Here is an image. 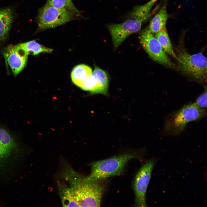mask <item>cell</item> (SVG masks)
I'll return each instance as SVG.
<instances>
[{
  "instance_id": "6da1fadb",
  "label": "cell",
  "mask_w": 207,
  "mask_h": 207,
  "mask_svg": "<svg viewBox=\"0 0 207 207\" xmlns=\"http://www.w3.org/2000/svg\"><path fill=\"white\" fill-rule=\"evenodd\" d=\"M60 175L71 188L79 207L100 206L104 187L100 180L80 175L67 164L64 165Z\"/></svg>"
},
{
  "instance_id": "7a4b0ae2",
  "label": "cell",
  "mask_w": 207,
  "mask_h": 207,
  "mask_svg": "<svg viewBox=\"0 0 207 207\" xmlns=\"http://www.w3.org/2000/svg\"><path fill=\"white\" fill-rule=\"evenodd\" d=\"M152 7L148 2L135 7L123 22L107 25L115 48L130 34L140 30L142 23L149 16Z\"/></svg>"
},
{
  "instance_id": "3957f363",
  "label": "cell",
  "mask_w": 207,
  "mask_h": 207,
  "mask_svg": "<svg viewBox=\"0 0 207 207\" xmlns=\"http://www.w3.org/2000/svg\"><path fill=\"white\" fill-rule=\"evenodd\" d=\"M206 114V109L200 108L194 103L186 105L166 117L164 133L168 135H179L184 131L188 123L204 117Z\"/></svg>"
},
{
  "instance_id": "277c9868",
  "label": "cell",
  "mask_w": 207,
  "mask_h": 207,
  "mask_svg": "<svg viewBox=\"0 0 207 207\" xmlns=\"http://www.w3.org/2000/svg\"><path fill=\"white\" fill-rule=\"evenodd\" d=\"M141 158L140 154L133 152L93 162L91 164V172L88 176L93 179L100 180L121 174L124 171L126 164L130 160Z\"/></svg>"
},
{
  "instance_id": "5b68a950",
  "label": "cell",
  "mask_w": 207,
  "mask_h": 207,
  "mask_svg": "<svg viewBox=\"0 0 207 207\" xmlns=\"http://www.w3.org/2000/svg\"><path fill=\"white\" fill-rule=\"evenodd\" d=\"M80 17V13L57 8L46 3L38 11V29L42 30L55 28Z\"/></svg>"
},
{
  "instance_id": "8992f818",
  "label": "cell",
  "mask_w": 207,
  "mask_h": 207,
  "mask_svg": "<svg viewBox=\"0 0 207 207\" xmlns=\"http://www.w3.org/2000/svg\"><path fill=\"white\" fill-rule=\"evenodd\" d=\"M176 59L179 68L183 73L200 82L206 81L207 59L202 53L191 55L183 51L179 53Z\"/></svg>"
},
{
  "instance_id": "52a82bcc",
  "label": "cell",
  "mask_w": 207,
  "mask_h": 207,
  "mask_svg": "<svg viewBox=\"0 0 207 207\" xmlns=\"http://www.w3.org/2000/svg\"><path fill=\"white\" fill-rule=\"evenodd\" d=\"M139 39L143 48L152 60L167 67L171 68L175 67L174 64L163 51L158 39L148 28L141 31Z\"/></svg>"
},
{
  "instance_id": "ba28073f",
  "label": "cell",
  "mask_w": 207,
  "mask_h": 207,
  "mask_svg": "<svg viewBox=\"0 0 207 207\" xmlns=\"http://www.w3.org/2000/svg\"><path fill=\"white\" fill-rule=\"evenodd\" d=\"M156 159H152L147 161L137 173L133 183L135 196V206L147 207L146 191L150 182Z\"/></svg>"
},
{
  "instance_id": "9c48e42d",
  "label": "cell",
  "mask_w": 207,
  "mask_h": 207,
  "mask_svg": "<svg viewBox=\"0 0 207 207\" xmlns=\"http://www.w3.org/2000/svg\"><path fill=\"white\" fill-rule=\"evenodd\" d=\"M80 87L89 91L92 94H101L108 96V77L106 72L98 67H95L91 75L83 81Z\"/></svg>"
},
{
  "instance_id": "30bf717a",
  "label": "cell",
  "mask_w": 207,
  "mask_h": 207,
  "mask_svg": "<svg viewBox=\"0 0 207 207\" xmlns=\"http://www.w3.org/2000/svg\"><path fill=\"white\" fill-rule=\"evenodd\" d=\"M3 55L13 73L16 76L25 67L28 54L19 44L7 47L4 51Z\"/></svg>"
},
{
  "instance_id": "8fae6325",
  "label": "cell",
  "mask_w": 207,
  "mask_h": 207,
  "mask_svg": "<svg viewBox=\"0 0 207 207\" xmlns=\"http://www.w3.org/2000/svg\"><path fill=\"white\" fill-rule=\"evenodd\" d=\"M17 147L13 137L5 129L0 127V164L9 157Z\"/></svg>"
},
{
  "instance_id": "7c38bea8",
  "label": "cell",
  "mask_w": 207,
  "mask_h": 207,
  "mask_svg": "<svg viewBox=\"0 0 207 207\" xmlns=\"http://www.w3.org/2000/svg\"><path fill=\"white\" fill-rule=\"evenodd\" d=\"M15 17L14 11L11 8L0 9V42L7 39Z\"/></svg>"
},
{
  "instance_id": "4fadbf2b",
  "label": "cell",
  "mask_w": 207,
  "mask_h": 207,
  "mask_svg": "<svg viewBox=\"0 0 207 207\" xmlns=\"http://www.w3.org/2000/svg\"><path fill=\"white\" fill-rule=\"evenodd\" d=\"M59 195L64 207H79L75 196L70 187L64 182H57Z\"/></svg>"
},
{
  "instance_id": "5bb4252c",
  "label": "cell",
  "mask_w": 207,
  "mask_h": 207,
  "mask_svg": "<svg viewBox=\"0 0 207 207\" xmlns=\"http://www.w3.org/2000/svg\"><path fill=\"white\" fill-rule=\"evenodd\" d=\"M168 18L166 7L164 5L150 20L148 28L149 31L152 33H155L166 29Z\"/></svg>"
},
{
  "instance_id": "9a60e30c",
  "label": "cell",
  "mask_w": 207,
  "mask_h": 207,
  "mask_svg": "<svg viewBox=\"0 0 207 207\" xmlns=\"http://www.w3.org/2000/svg\"><path fill=\"white\" fill-rule=\"evenodd\" d=\"M92 73L91 69L88 66L78 65L74 68L71 72L72 81L74 84L80 87L85 80Z\"/></svg>"
},
{
  "instance_id": "2e32d148",
  "label": "cell",
  "mask_w": 207,
  "mask_h": 207,
  "mask_svg": "<svg viewBox=\"0 0 207 207\" xmlns=\"http://www.w3.org/2000/svg\"><path fill=\"white\" fill-rule=\"evenodd\" d=\"M155 37L159 42L164 52L176 59L177 55L174 52L166 29L155 33Z\"/></svg>"
},
{
  "instance_id": "e0dca14e",
  "label": "cell",
  "mask_w": 207,
  "mask_h": 207,
  "mask_svg": "<svg viewBox=\"0 0 207 207\" xmlns=\"http://www.w3.org/2000/svg\"><path fill=\"white\" fill-rule=\"evenodd\" d=\"M19 44L28 54L36 55L41 53H51L53 51L52 49L42 46L34 40Z\"/></svg>"
},
{
  "instance_id": "ac0fdd59",
  "label": "cell",
  "mask_w": 207,
  "mask_h": 207,
  "mask_svg": "<svg viewBox=\"0 0 207 207\" xmlns=\"http://www.w3.org/2000/svg\"><path fill=\"white\" fill-rule=\"evenodd\" d=\"M46 3L57 8L80 13L72 0H47Z\"/></svg>"
},
{
  "instance_id": "d6986e66",
  "label": "cell",
  "mask_w": 207,
  "mask_h": 207,
  "mask_svg": "<svg viewBox=\"0 0 207 207\" xmlns=\"http://www.w3.org/2000/svg\"><path fill=\"white\" fill-rule=\"evenodd\" d=\"M204 92L196 99L194 103L200 108L206 109L207 108V90L206 87H205Z\"/></svg>"
},
{
  "instance_id": "ffe728a7",
  "label": "cell",
  "mask_w": 207,
  "mask_h": 207,
  "mask_svg": "<svg viewBox=\"0 0 207 207\" xmlns=\"http://www.w3.org/2000/svg\"><path fill=\"white\" fill-rule=\"evenodd\" d=\"M158 0H150L148 2L150 5L153 6L154 3Z\"/></svg>"
}]
</instances>
